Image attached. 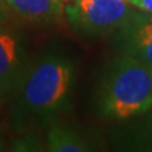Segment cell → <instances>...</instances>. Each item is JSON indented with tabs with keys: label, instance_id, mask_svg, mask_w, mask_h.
<instances>
[{
	"label": "cell",
	"instance_id": "7",
	"mask_svg": "<svg viewBox=\"0 0 152 152\" xmlns=\"http://www.w3.org/2000/svg\"><path fill=\"white\" fill-rule=\"evenodd\" d=\"M48 148L57 152H81L86 151V146L72 133L55 128L48 136Z\"/></svg>",
	"mask_w": 152,
	"mask_h": 152
},
{
	"label": "cell",
	"instance_id": "1",
	"mask_svg": "<svg viewBox=\"0 0 152 152\" xmlns=\"http://www.w3.org/2000/svg\"><path fill=\"white\" fill-rule=\"evenodd\" d=\"M102 110L115 119L140 115L152 107V66L131 55L115 61L102 90Z\"/></svg>",
	"mask_w": 152,
	"mask_h": 152
},
{
	"label": "cell",
	"instance_id": "10",
	"mask_svg": "<svg viewBox=\"0 0 152 152\" xmlns=\"http://www.w3.org/2000/svg\"><path fill=\"white\" fill-rule=\"evenodd\" d=\"M65 1H71V0H65ZM74 1H76V0H74Z\"/></svg>",
	"mask_w": 152,
	"mask_h": 152
},
{
	"label": "cell",
	"instance_id": "2",
	"mask_svg": "<svg viewBox=\"0 0 152 152\" xmlns=\"http://www.w3.org/2000/svg\"><path fill=\"white\" fill-rule=\"evenodd\" d=\"M72 67L66 61L45 58L24 69L15 88L20 90L23 107L33 112L46 113L58 108L70 89Z\"/></svg>",
	"mask_w": 152,
	"mask_h": 152
},
{
	"label": "cell",
	"instance_id": "6",
	"mask_svg": "<svg viewBox=\"0 0 152 152\" xmlns=\"http://www.w3.org/2000/svg\"><path fill=\"white\" fill-rule=\"evenodd\" d=\"M19 15L33 20H50L61 15L62 0H4Z\"/></svg>",
	"mask_w": 152,
	"mask_h": 152
},
{
	"label": "cell",
	"instance_id": "9",
	"mask_svg": "<svg viewBox=\"0 0 152 152\" xmlns=\"http://www.w3.org/2000/svg\"><path fill=\"white\" fill-rule=\"evenodd\" d=\"M1 93H3V91H1V89H0V96H1Z\"/></svg>",
	"mask_w": 152,
	"mask_h": 152
},
{
	"label": "cell",
	"instance_id": "3",
	"mask_svg": "<svg viewBox=\"0 0 152 152\" xmlns=\"http://www.w3.org/2000/svg\"><path fill=\"white\" fill-rule=\"evenodd\" d=\"M80 20L93 31H110L127 26L137 14L128 0H76Z\"/></svg>",
	"mask_w": 152,
	"mask_h": 152
},
{
	"label": "cell",
	"instance_id": "4",
	"mask_svg": "<svg viewBox=\"0 0 152 152\" xmlns=\"http://www.w3.org/2000/svg\"><path fill=\"white\" fill-rule=\"evenodd\" d=\"M23 71L17 37L7 31H0V89L3 93L15 88Z\"/></svg>",
	"mask_w": 152,
	"mask_h": 152
},
{
	"label": "cell",
	"instance_id": "5",
	"mask_svg": "<svg viewBox=\"0 0 152 152\" xmlns=\"http://www.w3.org/2000/svg\"><path fill=\"white\" fill-rule=\"evenodd\" d=\"M128 26V55L152 66V15H136Z\"/></svg>",
	"mask_w": 152,
	"mask_h": 152
},
{
	"label": "cell",
	"instance_id": "8",
	"mask_svg": "<svg viewBox=\"0 0 152 152\" xmlns=\"http://www.w3.org/2000/svg\"><path fill=\"white\" fill-rule=\"evenodd\" d=\"M128 3L138 10L152 15V0H128Z\"/></svg>",
	"mask_w": 152,
	"mask_h": 152
}]
</instances>
